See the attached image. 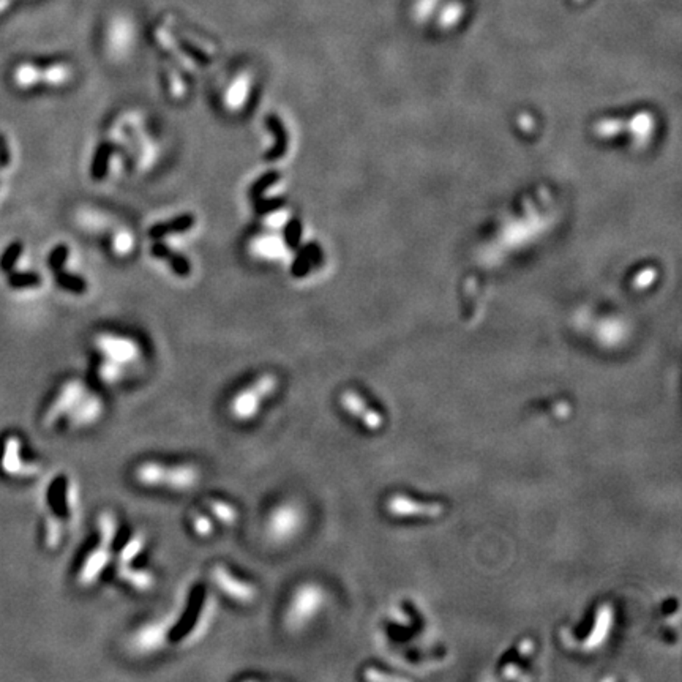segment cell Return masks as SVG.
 <instances>
[{"label": "cell", "mask_w": 682, "mask_h": 682, "mask_svg": "<svg viewBox=\"0 0 682 682\" xmlns=\"http://www.w3.org/2000/svg\"><path fill=\"white\" fill-rule=\"evenodd\" d=\"M613 625V608L611 605L604 604L600 605V608L595 613V622L592 625L591 635L586 638L585 641V649H597L599 646H602V643L608 638L610 629Z\"/></svg>", "instance_id": "16"}, {"label": "cell", "mask_w": 682, "mask_h": 682, "mask_svg": "<svg viewBox=\"0 0 682 682\" xmlns=\"http://www.w3.org/2000/svg\"><path fill=\"white\" fill-rule=\"evenodd\" d=\"M319 256V250H318V246H314V245H308L305 250H303L300 254H299V258L295 259L294 261V265H293V275L294 277H302V275H305L307 272L309 270V263L312 261H316Z\"/></svg>", "instance_id": "27"}, {"label": "cell", "mask_w": 682, "mask_h": 682, "mask_svg": "<svg viewBox=\"0 0 682 682\" xmlns=\"http://www.w3.org/2000/svg\"><path fill=\"white\" fill-rule=\"evenodd\" d=\"M193 225H195V216L191 214H185V215L177 216V218L167 221V223H160V225L152 226L151 231H148V235H151L152 239L158 240L161 237H165V235H167V234L188 231V229Z\"/></svg>", "instance_id": "22"}, {"label": "cell", "mask_w": 682, "mask_h": 682, "mask_svg": "<svg viewBox=\"0 0 682 682\" xmlns=\"http://www.w3.org/2000/svg\"><path fill=\"white\" fill-rule=\"evenodd\" d=\"M97 532L98 541L95 547L88 551L78 569L76 583L81 587L95 586L114 561V543L119 532V522L113 512L104 510L98 515Z\"/></svg>", "instance_id": "3"}, {"label": "cell", "mask_w": 682, "mask_h": 682, "mask_svg": "<svg viewBox=\"0 0 682 682\" xmlns=\"http://www.w3.org/2000/svg\"><path fill=\"white\" fill-rule=\"evenodd\" d=\"M210 580L218 591L240 605H250L258 599L259 589L253 581L234 573L228 566L216 564L210 570Z\"/></svg>", "instance_id": "8"}, {"label": "cell", "mask_w": 682, "mask_h": 682, "mask_svg": "<svg viewBox=\"0 0 682 682\" xmlns=\"http://www.w3.org/2000/svg\"><path fill=\"white\" fill-rule=\"evenodd\" d=\"M146 543L147 538L142 532H136V534L130 536L128 541L122 545L119 551L114 553V566H128V564H133L141 556L142 551H144Z\"/></svg>", "instance_id": "19"}, {"label": "cell", "mask_w": 682, "mask_h": 682, "mask_svg": "<svg viewBox=\"0 0 682 682\" xmlns=\"http://www.w3.org/2000/svg\"><path fill=\"white\" fill-rule=\"evenodd\" d=\"M111 152H113V147L109 144H103L100 146V148H98V152L94 158V165H92V177H94L95 181H102V179L106 176Z\"/></svg>", "instance_id": "28"}, {"label": "cell", "mask_w": 682, "mask_h": 682, "mask_svg": "<svg viewBox=\"0 0 682 682\" xmlns=\"http://www.w3.org/2000/svg\"><path fill=\"white\" fill-rule=\"evenodd\" d=\"M300 235H302V225H300V221L299 220H291L288 223L286 231H284V239H286L288 246L295 248L297 245H299Z\"/></svg>", "instance_id": "34"}, {"label": "cell", "mask_w": 682, "mask_h": 682, "mask_svg": "<svg viewBox=\"0 0 682 682\" xmlns=\"http://www.w3.org/2000/svg\"><path fill=\"white\" fill-rule=\"evenodd\" d=\"M278 386H280V380L274 373H264L254 377L245 387L239 389L229 400L228 412L231 419L240 422V424H250V422L256 420L263 412L265 403L277 394Z\"/></svg>", "instance_id": "5"}, {"label": "cell", "mask_w": 682, "mask_h": 682, "mask_svg": "<svg viewBox=\"0 0 682 682\" xmlns=\"http://www.w3.org/2000/svg\"><path fill=\"white\" fill-rule=\"evenodd\" d=\"M49 501L53 502L51 513L57 512V517H54L55 520H59L64 526L67 522L73 523L79 510L78 483L67 475L55 479L49 489Z\"/></svg>", "instance_id": "9"}, {"label": "cell", "mask_w": 682, "mask_h": 682, "mask_svg": "<svg viewBox=\"0 0 682 682\" xmlns=\"http://www.w3.org/2000/svg\"><path fill=\"white\" fill-rule=\"evenodd\" d=\"M265 123H267V127L272 133L275 134V147L272 148V151L267 153V157H265V160L267 161H275V160H280L284 157V153H286L288 151V134H286V130H284V125H283V122L278 119L277 116L274 114H270L265 117Z\"/></svg>", "instance_id": "20"}, {"label": "cell", "mask_w": 682, "mask_h": 682, "mask_svg": "<svg viewBox=\"0 0 682 682\" xmlns=\"http://www.w3.org/2000/svg\"><path fill=\"white\" fill-rule=\"evenodd\" d=\"M283 201L281 200H274V201H256V212L259 215H267L272 210H277L281 207Z\"/></svg>", "instance_id": "37"}, {"label": "cell", "mask_w": 682, "mask_h": 682, "mask_svg": "<svg viewBox=\"0 0 682 682\" xmlns=\"http://www.w3.org/2000/svg\"><path fill=\"white\" fill-rule=\"evenodd\" d=\"M67 258H68V248L65 245L55 246L53 253L49 254V259H48L49 267H51L54 272L64 269V264L67 261Z\"/></svg>", "instance_id": "33"}, {"label": "cell", "mask_w": 682, "mask_h": 682, "mask_svg": "<svg viewBox=\"0 0 682 682\" xmlns=\"http://www.w3.org/2000/svg\"><path fill=\"white\" fill-rule=\"evenodd\" d=\"M216 613L215 599L206 587H195L188 592V600L182 611H177L169 644L190 646L207 634Z\"/></svg>", "instance_id": "1"}, {"label": "cell", "mask_w": 682, "mask_h": 682, "mask_svg": "<svg viewBox=\"0 0 682 682\" xmlns=\"http://www.w3.org/2000/svg\"><path fill=\"white\" fill-rule=\"evenodd\" d=\"M177 613H167L155 621H148L139 625L132 636H130V649L138 655L157 654L169 644L171 630L174 627Z\"/></svg>", "instance_id": "7"}, {"label": "cell", "mask_w": 682, "mask_h": 682, "mask_svg": "<svg viewBox=\"0 0 682 682\" xmlns=\"http://www.w3.org/2000/svg\"><path fill=\"white\" fill-rule=\"evenodd\" d=\"M245 95H246V84H245V81H237V83H235L232 85V88L229 89L228 95H226V103L231 108H239L240 104L244 103Z\"/></svg>", "instance_id": "32"}, {"label": "cell", "mask_w": 682, "mask_h": 682, "mask_svg": "<svg viewBox=\"0 0 682 682\" xmlns=\"http://www.w3.org/2000/svg\"><path fill=\"white\" fill-rule=\"evenodd\" d=\"M191 528L197 537L207 538L215 532V520L202 512H195L191 515Z\"/></svg>", "instance_id": "25"}, {"label": "cell", "mask_w": 682, "mask_h": 682, "mask_svg": "<svg viewBox=\"0 0 682 682\" xmlns=\"http://www.w3.org/2000/svg\"><path fill=\"white\" fill-rule=\"evenodd\" d=\"M123 375H125V368L120 367L114 362L104 361L98 365L97 368V376L103 384L106 386H114V384H119L123 380Z\"/></svg>", "instance_id": "24"}, {"label": "cell", "mask_w": 682, "mask_h": 682, "mask_svg": "<svg viewBox=\"0 0 682 682\" xmlns=\"http://www.w3.org/2000/svg\"><path fill=\"white\" fill-rule=\"evenodd\" d=\"M116 573L119 580L125 583L130 587H133L138 592H148L155 586V575L147 569L133 567V564L128 566H116Z\"/></svg>", "instance_id": "17"}, {"label": "cell", "mask_w": 682, "mask_h": 682, "mask_svg": "<svg viewBox=\"0 0 682 682\" xmlns=\"http://www.w3.org/2000/svg\"><path fill=\"white\" fill-rule=\"evenodd\" d=\"M104 411H106L104 400L90 389L84 398L79 401V405L67 415L65 422L68 426L76 430L90 429V426L97 425L103 419Z\"/></svg>", "instance_id": "14"}, {"label": "cell", "mask_w": 682, "mask_h": 682, "mask_svg": "<svg viewBox=\"0 0 682 682\" xmlns=\"http://www.w3.org/2000/svg\"><path fill=\"white\" fill-rule=\"evenodd\" d=\"M327 600V594L319 583L305 581L297 585L283 611V624L289 634L305 630L319 616Z\"/></svg>", "instance_id": "4"}, {"label": "cell", "mask_w": 682, "mask_h": 682, "mask_svg": "<svg viewBox=\"0 0 682 682\" xmlns=\"http://www.w3.org/2000/svg\"><path fill=\"white\" fill-rule=\"evenodd\" d=\"M130 246H132V239H130V235L128 234H120L119 239H117V242H116V250L120 251V253H125L130 250Z\"/></svg>", "instance_id": "39"}, {"label": "cell", "mask_w": 682, "mask_h": 682, "mask_svg": "<svg viewBox=\"0 0 682 682\" xmlns=\"http://www.w3.org/2000/svg\"><path fill=\"white\" fill-rule=\"evenodd\" d=\"M386 510L392 517H422L438 518L447 510L441 501H417L406 494H392L386 501Z\"/></svg>", "instance_id": "11"}, {"label": "cell", "mask_w": 682, "mask_h": 682, "mask_svg": "<svg viewBox=\"0 0 682 682\" xmlns=\"http://www.w3.org/2000/svg\"><path fill=\"white\" fill-rule=\"evenodd\" d=\"M258 251L265 256H277V254L281 253V245L277 239H261V242H258Z\"/></svg>", "instance_id": "35"}, {"label": "cell", "mask_w": 682, "mask_h": 682, "mask_svg": "<svg viewBox=\"0 0 682 682\" xmlns=\"http://www.w3.org/2000/svg\"><path fill=\"white\" fill-rule=\"evenodd\" d=\"M278 181H280V172H275V171H272V172H267V174L263 176L259 181L253 185L251 187V191H250V195H251V200L254 201H258L259 197H261V195L264 193L265 190H267L270 185H274L277 183Z\"/></svg>", "instance_id": "31"}, {"label": "cell", "mask_w": 682, "mask_h": 682, "mask_svg": "<svg viewBox=\"0 0 682 682\" xmlns=\"http://www.w3.org/2000/svg\"><path fill=\"white\" fill-rule=\"evenodd\" d=\"M21 253H22L21 242H13V244H11L7 250H5V253L2 254V258H0V270L10 272L11 269H13L16 261L21 256Z\"/></svg>", "instance_id": "29"}, {"label": "cell", "mask_w": 682, "mask_h": 682, "mask_svg": "<svg viewBox=\"0 0 682 682\" xmlns=\"http://www.w3.org/2000/svg\"><path fill=\"white\" fill-rule=\"evenodd\" d=\"M305 522V510L299 502L293 499L280 501L265 515L264 536L274 545H288L300 536Z\"/></svg>", "instance_id": "6"}, {"label": "cell", "mask_w": 682, "mask_h": 682, "mask_svg": "<svg viewBox=\"0 0 682 682\" xmlns=\"http://www.w3.org/2000/svg\"><path fill=\"white\" fill-rule=\"evenodd\" d=\"M54 274H55V281L59 283V286L70 291L73 294H84L85 289H88V284H85L83 278L67 274V272H64L62 269L55 270Z\"/></svg>", "instance_id": "26"}, {"label": "cell", "mask_w": 682, "mask_h": 682, "mask_svg": "<svg viewBox=\"0 0 682 682\" xmlns=\"http://www.w3.org/2000/svg\"><path fill=\"white\" fill-rule=\"evenodd\" d=\"M363 676H365V679L376 681V682H395V681L403 682L405 681L401 678V676L384 673V671H381V669H376V668H368Z\"/></svg>", "instance_id": "36"}, {"label": "cell", "mask_w": 682, "mask_h": 682, "mask_svg": "<svg viewBox=\"0 0 682 682\" xmlns=\"http://www.w3.org/2000/svg\"><path fill=\"white\" fill-rule=\"evenodd\" d=\"M207 508L215 522L225 526H232L239 522V510L231 502L218 498H210L207 501Z\"/></svg>", "instance_id": "21"}, {"label": "cell", "mask_w": 682, "mask_h": 682, "mask_svg": "<svg viewBox=\"0 0 682 682\" xmlns=\"http://www.w3.org/2000/svg\"><path fill=\"white\" fill-rule=\"evenodd\" d=\"M532 650H534V641H532L531 638H524L523 641H520V644H518V653L520 654L528 655L532 653Z\"/></svg>", "instance_id": "40"}, {"label": "cell", "mask_w": 682, "mask_h": 682, "mask_svg": "<svg viewBox=\"0 0 682 682\" xmlns=\"http://www.w3.org/2000/svg\"><path fill=\"white\" fill-rule=\"evenodd\" d=\"M10 152H8V146H7V141H5V138L2 134H0V167H5V166H8L10 165Z\"/></svg>", "instance_id": "38"}, {"label": "cell", "mask_w": 682, "mask_h": 682, "mask_svg": "<svg viewBox=\"0 0 682 682\" xmlns=\"http://www.w3.org/2000/svg\"><path fill=\"white\" fill-rule=\"evenodd\" d=\"M41 283L40 275L36 274H11L8 277V284L15 289L34 288Z\"/></svg>", "instance_id": "30"}, {"label": "cell", "mask_w": 682, "mask_h": 682, "mask_svg": "<svg viewBox=\"0 0 682 682\" xmlns=\"http://www.w3.org/2000/svg\"><path fill=\"white\" fill-rule=\"evenodd\" d=\"M68 76V70L65 67H53L48 70L41 71L32 67H21L16 73V79L21 85H30L36 81L45 79L48 83H62Z\"/></svg>", "instance_id": "18"}, {"label": "cell", "mask_w": 682, "mask_h": 682, "mask_svg": "<svg viewBox=\"0 0 682 682\" xmlns=\"http://www.w3.org/2000/svg\"><path fill=\"white\" fill-rule=\"evenodd\" d=\"M340 405L352 419L361 422L370 431H380L384 426V415L371 408L370 403L356 390H346L341 394Z\"/></svg>", "instance_id": "13"}, {"label": "cell", "mask_w": 682, "mask_h": 682, "mask_svg": "<svg viewBox=\"0 0 682 682\" xmlns=\"http://www.w3.org/2000/svg\"><path fill=\"white\" fill-rule=\"evenodd\" d=\"M133 479L146 488L183 493L200 485L201 469L193 463L146 460L136 464L133 469Z\"/></svg>", "instance_id": "2"}, {"label": "cell", "mask_w": 682, "mask_h": 682, "mask_svg": "<svg viewBox=\"0 0 682 682\" xmlns=\"http://www.w3.org/2000/svg\"><path fill=\"white\" fill-rule=\"evenodd\" d=\"M95 346L104 361L114 362L123 368L134 362L141 354V349L136 341L114 333L98 335L95 340Z\"/></svg>", "instance_id": "12"}, {"label": "cell", "mask_w": 682, "mask_h": 682, "mask_svg": "<svg viewBox=\"0 0 682 682\" xmlns=\"http://www.w3.org/2000/svg\"><path fill=\"white\" fill-rule=\"evenodd\" d=\"M152 254H153L155 258L166 259V261L169 263L171 269L174 270L177 275H181V277L190 275L191 265H190V263L187 261V259H185L183 256H181V254L172 253L169 250V248L165 246L163 244H160V242H157V244H153V246H152Z\"/></svg>", "instance_id": "23"}, {"label": "cell", "mask_w": 682, "mask_h": 682, "mask_svg": "<svg viewBox=\"0 0 682 682\" xmlns=\"http://www.w3.org/2000/svg\"><path fill=\"white\" fill-rule=\"evenodd\" d=\"M89 390L90 387L79 380H70L62 384V387L57 390V394H55L46 409L45 424L48 426H53L57 422L65 420L67 415L78 406V403L84 398Z\"/></svg>", "instance_id": "10"}, {"label": "cell", "mask_w": 682, "mask_h": 682, "mask_svg": "<svg viewBox=\"0 0 682 682\" xmlns=\"http://www.w3.org/2000/svg\"><path fill=\"white\" fill-rule=\"evenodd\" d=\"M2 469L10 475L29 477L36 474L39 464L24 461L21 458V443L18 438H8L4 445Z\"/></svg>", "instance_id": "15"}]
</instances>
